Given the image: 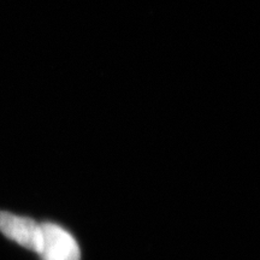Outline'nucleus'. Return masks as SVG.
Here are the masks:
<instances>
[{
  "instance_id": "obj_2",
  "label": "nucleus",
  "mask_w": 260,
  "mask_h": 260,
  "mask_svg": "<svg viewBox=\"0 0 260 260\" xmlns=\"http://www.w3.org/2000/svg\"><path fill=\"white\" fill-rule=\"evenodd\" d=\"M0 232L29 251L39 253L42 242L41 224L28 217L0 211Z\"/></svg>"
},
{
  "instance_id": "obj_1",
  "label": "nucleus",
  "mask_w": 260,
  "mask_h": 260,
  "mask_svg": "<svg viewBox=\"0 0 260 260\" xmlns=\"http://www.w3.org/2000/svg\"><path fill=\"white\" fill-rule=\"evenodd\" d=\"M41 260H81L79 243L71 234L58 224H41Z\"/></svg>"
}]
</instances>
